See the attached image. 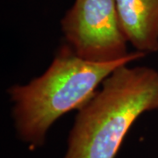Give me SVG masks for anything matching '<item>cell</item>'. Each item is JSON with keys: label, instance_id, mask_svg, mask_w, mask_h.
Returning a JSON list of instances; mask_svg holds the SVG:
<instances>
[{"label": "cell", "instance_id": "1", "mask_svg": "<svg viewBox=\"0 0 158 158\" xmlns=\"http://www.w3.org/2000/svg\"><path fill=\"white\" fill-rule=\"evenodd\" d=\"M132 62H90L77 56L68 45L62 47L42 75L8 89L19 139L31 149L43 146L58 118L85 106L115 69Z\"/></svg>", "mask_w": 158, "mask_h": 158}, {"label": "cell", "instance_id": "4", "mask_svg": "<svg viewBox=\"0 0 158 158\" xmlns=\"http://www.w3.org/2000/svg\"><path fill=\"white\" fill-rule=\"evenodd\" d=\"M127 41L141 53L158 51V0H115Z\"/></svg>", "mask_w": 158, "mask_h": 158}, {"label": "cell", "instance_id": "2", "mask_svg": "<svg viewBox=\"0 0 158 158\" xmlns=\"http://www.w3.org/2000/svg\"><path fill=\"white\" fill-rule=\"evenodd\" d=\"M158 109V71L123 65L78 109L62 158H115L137 118Z\"/></svg>", "mask_w": 158, "mask_h": 158}, {"label": "cell", "instance_id": "3", "mask_svg": "<svg viewBox=\"0 0 158 158\" xmlns=\"http://www.w3.org/2000/svg\"><path fill=\"white\" fill-rule=\"evenodd\" d=\"M61 26L67 45L86 61H136L146 55L127 50L115 0H75Z\"/></svg>", "mask_w": 158, "mask_h": 158}]
</instances>
